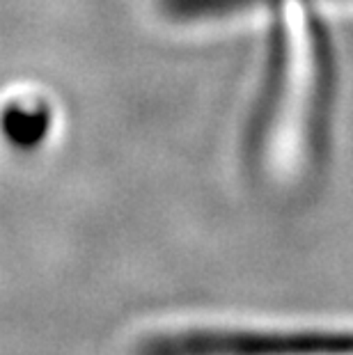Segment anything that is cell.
Returning a JSON list of instances; mask_svg holds the SVG:
<instances>
[{
  "mask_svg": "<svg viewBox=\"0 0 353 355\" xmlns=\"http://www.w3.org/2000/svg\"><path fill=\"white\" fill-rule=\"evenodd\" d=\"M353 332L184 330L159 335L140 355H351Z\"/></svg>",
  "mask_w": 353,
  "mask_h": 355,
  "instance_id": "6da1fadb",
  "label": "cell"
}]
</instances>
